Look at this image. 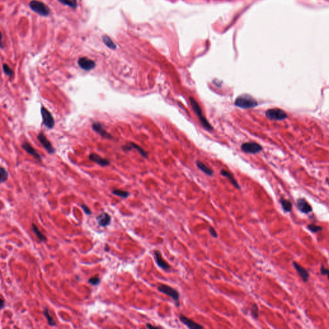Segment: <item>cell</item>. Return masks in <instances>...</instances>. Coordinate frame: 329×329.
<instances>
[{"instance_id": "1", "label": "cell", "mask_w": 329, "mask_h": 329, "mask_svg": "<svg viewBox=\"0 0 329 329\" xmlns=\"http://www.w3.org/2000/svg\"><path fill=\"white\" fill-rule=\"evenodd\" d=\"M256 100L249 94H242L238 97L235 101V106L242 109H250L258 105Z\"/></svg>"}, {"instance_id": "2", "label": "cell", "mask_w": 329, "mask_h": 329, "mask_svg": "<svg viewBox=\"0 0 329 329\" xmlns=\"http://www.w3.org/2000/svg\"><path fill=\"white\" fill-rule=\"evenodd\" d=\"M190 102L191 105L193 109L194 110L195 113L197 114L202 126L206 130H207L208 131H213L214 130L213 127L211 125V124L208 122V120H206L205 118V117L203 116L201 108H200V105H199V104L197 103L196 100H195L193 97H190Z\"/></svg>"}, {"instance_id": "3", "label": "cell", "mask_w": 329, "mask_h": 329, "mask_svg": "<svg viewBox=\"0 0 329 329\" xmlns=\"http://www.w3.org/2000/svg\"><path fill=\"white\" fill-rule=\"evenodd\" d=\"M158 290L160 293L165 294L168 296L170 297L174 301L177 307L180 306V295L179 292H178L176 289L168 285H165V284H160V285L158 286Z\"/></svg>"}, {"instance_id": "4", "label": "cell", "mask_w": 329, "mask_h": 329, "mask_svg": "<svg viewBox=\"0 0 329 329\" xmlns=\"http://www.w3.org/2000/svg\"><path fill=\"white\" fill-rule=\"evenodd\" d=\"M266 116L268 119L275 121L285 120L288 116L286 111L279 108H272L267 110Z\"/></svg>"}, {"instance_id": "5", "label": "cell", "mask_w": 329, "mask_h": 329, "mask_svg": "<svg viewBox=\"0 0 329 329\" xmlns=\"http://www.w3.org/2000/svg\"><path fill=\"white\" fill-rule=\"evenodd\" d=\"M29 5L33 12L40 15L48 16L50 13V9L46 5L37 0H32L30 2Z\"/></svg>"}, {"instance_id": "6", "label": "cell", "mask_w": 329, "mask_h": 329, "mask_svg": "<svg viewBox=\"0 0 329 329\" xmlns=\"http://www.w3.org/2000/svg\"><path fill=\"white\" fill-rule=\"evenodd\" d=\"M241 150L245 153L256 154L262 150V147L260 144L256 142H246L242 145Z\"/></svg>"}, {"instance_id": "7", "label": "cell", "mask_w": 329, "mask_h": 329, "mask_svg": "<svg viewBox=\"0 0 329 329\" xmlns=\"http://www.w3.org/2000/svg\"><path fill=\"white\" fill-rule=\"evenodd\" d=\"M41 113L43 120V124L48 129H52L55 125V120L51 113L44 107H41Z\"/></svg>"}, {"instance_id": "8", "label": "cell", "mask_w": 329, "mask_h": 329, "mask_svg": "<svg viewBox=\"0 0 329 329\" xmlns=\"http://www.w3.org/2000/svg\"><path fill=\"white\" fill-rule=\"evenodd\" d=\"M154 259L156 260V262L157 265L160 267V268H161L165 271H169L171 269L170 266L163 259L159 251L155 250L154 252Z\"/></svg>"}, {"instance_id": "9", "label": "cell", "mask_w": 329, "mask_h": 329, "mask_svg": "<svg viewBox=\"0 0 329 329\" xmlns=\"http://www.w3.org/2000/svg\"><path fill=\"white\" fill-rule=\"evenodd\" d=\"M78 64L81 68L85 71H90L94 68L96 66L95 63L93 60L87 57H81L78 60Z\"/></svg>"}, {"instance_id": "10", "label": "cell", "mask_w": 329, "mask_h": 329, "mask_svg": "<svg viewBox=\"0 0 329 329\" xmlns=\"http://www.w3.org/2000/svg\"><path fill=\"white\" fill-rule=\"evenodd\" d=\"M179 319L182 322L184 325H186L188 328L191 329H201L203 328L204 327L200 325L199 323L195 322L192 320L188 318V317L184 316L183 314H181L179 317Z\"/></svg>"}, {"instance_id": "11", "label": "cell", "mask_w": 329, "mask_h": 329, "mask_svg": "<svg viewBox=\"0 0 329 329\" xmlns=\"http://www.w3.org/2000/svg\"><path fill=\"white\" fill-rule=\"evenodd\" d=\"M38 140L43 145V146L45 148L48 153L50 154H53L55 153V149L52 147L51 143L48 140L43 132H40L37 136Z\"/></svg>"}, {"instance_id": "12", "label": "cell", "mask_w": 329, "mask_h": 329, "mask_svg": "<svg viewBox=\"0 0 329 329\" xmlns=\"http://www.w3.org/2000/svg\"><path fill=\"white\" fill-rule=\"evenodd\" d=\"M296 206L298 210L303 214H309L313 211V208L311 207L310 204L304 198L298 199Z\"/></svg>"}, {"instance_id": "13", "label": "cell", "mask_w": 329, "mask_h": 329, "mask_svg": "<svg viewBox=\"0 0 329 329\" xmlns=\"http://www.w3.org/2000/svg\"><path fill=\"white\" fill-rule=\"evenodd\" d=\"M92 128L93 129L97 132L98 135H100L102 137L107 138V139H113V136L110 135L109 132H108L105 130L102 125L99 123V122H94L92 124Z\"/></svg>"}, {"instance_id": "14", "label": "cell", "mask_w": 329, "mask_h": 329, "mask_svg": "<svg viewBox=\"0 0 329 329\" xmlns=\"http://www.w3.org/2000/svg\"><path fill=\"white\" fill-rule=\"evenodd\" d=\"M293 265L295 269L296 270L300 276L302 278V280L305 282H308L309 279V273L307 270L305 269L302 266H301L300 264L296 262H293Z\"/></svg>"}, {"instance_id": "15", "label": "cell", "mask_w": 329, "mask_h": 329, "mask_svg": "<svg viewBox=\"0 0 329 329\" xmlns=\"http://www.w3.org/2000/svg\"><path fill=\"white\" fill-rule=\"evenodd\" d=\"M97 221L99 226L105 227L110 224L111 221V217L106 212H102L97 217Z\"/></svg>"}, {"instance_id": "16", "label": "cell", "mask_w": 329, "mask_h": 329, "mask_svg": "<svg viewBox=\"0 0 329 329\" xmlns=\"http://www.w3.org/2000/svg\"><path fill=\"white\" fill-rule=\"evenodd\" d=\"M89 158H90L91 161L97 163L98 165L101 166H106L110 164V162L108 159L103 158L97 154H91L90 156H89Z\"/></svg>"}, {"instance_id": "17", "label": "cell", "mask_w": 329, "mask_h": 329, "mask_svg": "<svg viewBox=\"0 0 329 329\" xmlns=\"http://www.w3.org/2000/svg\"><path fill=\"white\" fill-rule=\"evenodd\" d=\"M21 147L25 150V151L27 153H29V154L32 156L33 158H35L36 159H38L39 161H40L42 160L41 156H40V154H39L37 153V152L36 151V150L34 149L33 148V147L31 146L30 143L25 142L21 145Z\"/></svg>"}, {"instance_id": "18", "label": "cell", "mask_w": 329, "mask_h": 329, "mask_svg": "<svg viewBox=\"0 0 329 329\" xmlns=\"http://www.w3.org/2000/svg\"><path fill=\"white\" fill-rule=\"evenodd\" d=\"M132 149H136L138 153H140L142 156L145 158H147V153L145 151V150L139 146H138V145H136V143H132V142H130L128 143L127 145H126V146H123V149L125 150V151H128V150H132Z\"/></svg>"}, {"instance_id": "19", "label": "cell", "mask_w": 329, "mask_h": 329, "mask_svg": "<svg viewBox=\"0 0 329 329\" xmlns=\"http://www.w3.org/2000/svg\"><path fill=\"white\" fill-rule=\"evenodd\" d=\"M221 174L222 176L227 177L228 179L230 180V181L231 182V183L232 184V185L234 187H235L236 188L241 189V187H240V185H238V183H237V180L235 179V177H234V176H233V174H231V173H230V172H228V171H227L226 170H221Z\"/></svg>"}, {"instance_id": "20", "label": "cell", "mask_w": 329, "mask_h": 329, "mask_svg": "<svg viewBox=\"0 0 329 329\" xmlns=\"http://www.w3.org/2000/svg\"><path fill=\"white\" fill-rule=\"evenodd\" d=\"M196 165L197 166V168L200 170H201L203 172H204V174H207L208 176H212L214 174V170L212 169H211L210 168H209V167L206 166V165H204L203 163L200 162V161H196Z\"/></svg>"}, {"instance_id": "21", "label": "cell", "mask_w": 329, "mask_h": 329, "mask_svg": "<svg viewBox=\"0 0 329 329\" xmlns=\"http://www.w3.org/2000/svg\"><path fill=\"white\" fill-rule=\"evenodd\" d=\"M280 204L282 205V207L283 210L286 211V212H290L292 210L293 205L291 202L289 200H287L285 198H281L280 199Z\"/></svg>"}, {"instance_id": "22", "label": "cell", "mask_w": 329, "mask_h": 329, "mask_svg": "<svg viewBox=\"0 0 329 329\" xmlns=\"http://www.w3.org/2000/svg\"><path fill=\"white\" fill-rule=\"evenodd\" d=\"M32 230H33V232L35 233L37 237L41 241L45 242L46 241V237H45V235H43V233L39 230V228H37V226L34 224H32Z\"/></svg>"}, {"instance_id": "23", "label": "cell", "mask_w": 329, "mask_h": 329, "mask_svg": "<svg viewBox=\"0 0 329 329\" xmlns=\"http://www.w3.org/2000/svg\"><path fill=\"white\" fill-rule=\"evenodd\" d=\"M102 40L104 43V44L106 45L108 48L112 49V50H115L116 48V44L114 43L113 42V41L111 39V38L107 36H104L102 37Z\"/></svg>"}, {"instance_id": "24", "label": "cell", "mask_w": 329, "mask_h": 329, "mask_svg": "<svg viewBox=\"0 0 329 329\" xmlns=\"http://www.w3.org/2000/svg\"><path fill=\"white\" fill-rule=\"evenodd\" d=\"M43 314H44V316H45V317H46L47 321H48V323L49 325L52 326V327L56 326V325H57L56 322H55V320L53 319V317L50 315L49 312H48V309L47 308H44V311H43Z\"/></svg>"}, {"instance_id": "25", "label": "cell", "mask_w": 329, "mask_h": 329, "mask_svg": "<svg viewBox=\"0 0 329 329\" xmlns=\"http://www.w3.org/2000/svg\"><path fill=\"white\" fill-rule=\"evenodd\" d=\"M112 193L115 195H116V196H119L120 197H122V198H127L129 196V193L127 192V191H124V190H118V189H115L113 190L112 191Z\"/></svg>"}, {"instance_id": "26", "label": "cell", "mask_w": 329, "mask_h": 329, "mask_svg": "<svg viewBox=\"0 0 329 329\" xmlns=\"http://www.w3.org/2000/svg\"><path fill=\"white\" fill-rule=\"evenodd\" d=\"M58 1L71 8L76 9L77 7V0H58Z\"/></svg>"}, {"instance_id": "27", "label": "cell", "mask_w": 329, "mask_h": 329, "mask_svg": "<svg viewBox=\"0 0 329 329\" xmlns=\"http://www.w3.org/2000/svg\"><path fill=\"white\" fill-rule=\"evenodd\" d=\"M8 177L9 174L7 171L3 167H1L0 169V182L2 183L5 182L8 180Z\"/></svg>"}, {"instance_id": "28", "label": "cell", "mask_w": 329, "mask_h": 329, "mask_svg": "<svg viewBox=\"0 0 329 329\" xmlns=\"http://www.w3.org/2000/svg\"><path fill=\"white\" fill-rule=\"evenodd\" d=\"M259 307L256 303H253L251 308V314L254 319H257L259 317Z\"/></svg>"}, {"instance_id": "29", "label": "cell", "mask_w": 329, "mask_h": 329, "mask_svg": "<svg viewBox=\"0 0 329 329\" xmlns=\"http://www.w3.org/2000/svg\"><path fill=\"white\" fill-rule=\"evenodd\" d=\"M307 228H308V229L313 233H317L323 230V228L321 226H317L314 224H309L307 226Z\"/></svg>"}, {"instance_id": "30", "label": "cell", "mask_w": 329, "mask_h": 329, "mask_svg": "<svg viewBox=\"0 0 329 329\" xmlns=\"http://www.w3.org/2000/svg\"><path fill=\"white\" fill-rule=\"evenodd\" d=\"M3 70L4 72H5V74L6 75H7L8 76H9L10 77L13 76L14 71L12 70V69H11L7 64H4L3 65Z\"/></svg>"}, {"instance_id": "31", "label": "cell", "mask_w": 329, "mask_h": 329, "mask_svg": "<svg viewBox=\"0 0 329 329\" xmlns=\"http://www.w3.org/2000/svg\"><path fill=\"white\" fill-rule=\"evenodd\" d=\"M101 280L98 277H94V278H91L88 280V282L91 283L93 286H98L100 283Z\"/></svg>"}, {"instance_id": "32", "label": "cell", "mask_w": 329, "mask_h": 329, "mask_svg": "<svg viewBox=\"0 0 329 329\" xmlns=\"http://www.w3.org/2000/svg\"><path fill=\"white\" fill-rule=\"evenodd\" d=\"M209 232L210 235H211V237H213L214 238L218 237V234H217L216 230H215V228H213L212 226L209 227Z\"/></svg>"}, {"instance_id": "33", "label": "cell", "mask_w": 329, "mask_h": 329, "mask_svg": "<svg viewBox=\"0 0 329 329\" xmlns=\"http://www.w3.org/2000/svg\"><path fill=\"white\" fill-rule=\"evenodd\" d=\"M320 272L322 275H325L328 277V279L329 280V269H326L325 267L321 266L320 268Z\"/></svg>"}, {"instance_id": "34", "label": "cell", "mask_w": 329, "mask_h": 329, "mask_svg": "<svg viewBox=\"0 0 329 329\" xmlns=\"http://www.w3.org/2000/svg\"><path fill=\"white\" fill-rule=\"evenodd\" d=\"M81 208H82V210H83L84 211V212H85L87 215H91V214H92L91 211V210L90 209V208H89L87 206H86V204H82V205H81Z\"/></svg>"}, {"instance_id": "35", "label": "cell", "mask_w": 329, "mask_h": 329, "mask_svg": "<svg viewBox=\"0 0 329 329\" xmlns=\"http://www.w3.org/2000/svg\"><path fill=\"white\" fill-rule=\"evenodd\" d=\"M147 328H161V327L153 326V325H152L149 324V323H147Z\"/></svg>"}, {"instance_id": "36", "label": "cell", "mask_w": 329, "mask_h": 329, "mask_svg": "<svg viewBox=\"0 0 329 329\" xmlns=\"http://www.w3.org/2000/svg\"><path fill=\"white\" fill-rule=\"evenodd\" d=\"M1 309H3L4 308V306H5V301L3 298H1Z\"/></svg>"}, {"instance_id": "37", "label": "cell", "mask_w": 329, "mask_h": 329, "mask_svg": "<svg viewBox=\"0 0 329 329\" xmlns=\"http://www.w3.org/2000/svg\"><path fill=\"white\" fill-rule=\"evenodd\" d=\"M327 183H328V185H329V180H328V179H327Z\"/></svg>"}]
</instances>
